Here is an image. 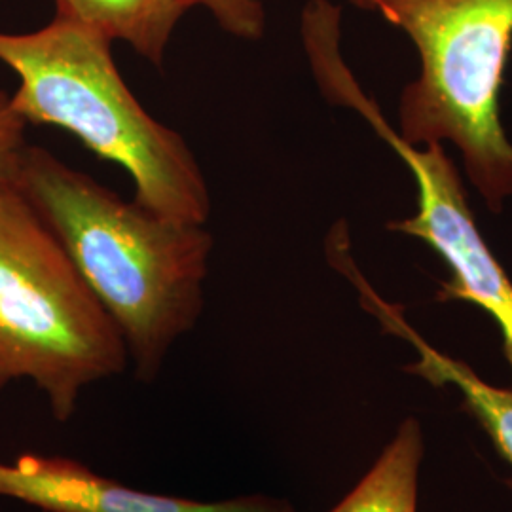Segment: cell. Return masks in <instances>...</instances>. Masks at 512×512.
Returning <instances> with one entry per match:
<instances>
[{
    "label": "cell",
    "mask_w": 512,
    "mask_h": 512,
    "mask_svg": "<svg viewBox=\"0 0 512 512\" xmlns=\"http://www.w3.org/2000/svg\"><path fill=\"white\" fill-rule=\"evenodd\" d=\"M129 370L107 311L12 181L0 183V391L29 382L57 423Z\"/></svg>",
    "instance_id": "4"
},
{
    "label": "cell",
    "mask_w": 512,
    "mask_h": 512,
    "mask_svg": "<svg viewBox=\"0 0 512 512\" xmlns=\"http://www.w3.org/2000/svg\"><path fill=\"white\" fill-rule=\"evenodd\" d=\"M110 46L92 27L55 16L35 33H0V61L19 78L14 109L27 124L63 129L99 158L122 165L135 202L205 224L211 194L194 152L139 103Z\"/></svg>",
    "instance_id": "2"
},
{
    "label": "cell",
    "mask_w": 512,
    "mask_h": 512,
    "mask_svg": "<svg viewBox=\"0 0 512 512\" xmlns=\"http://www.w3.org/2000/svg\"><path fill=\"white\" fill-rule=\"evenodd\" d=\"M300 31L311 73L325 99L355 110L414 177L416 213L391 220L387 230L420 239L444 260L450 277L440 283L437 300L467 302L486 311L501 332L512 374V279L476 224L458 165L450 160L444 145L406 143L387 122L380 105L361 88L340 48V6L329 0H310L302 12Z\"/></svg>",
    "instance_id": "5"
},
{
    "label": "cell",
    "mask_w": 512,
    "mask_h": 512,
    "mask_svg": "<svg viewBox=\"0 0 512 512\" xmlns=\"http://www.w3.org/2000/svg\"><path fill=\"white\" fill-rule=\"evenodd\" d=\"M420 59L399 99L406 143L452 145L467 181L492 213L512 198V141L501 90L512 54V0H372Z\"/></svg>",
    "instance_id": "3"
},
{
    "label": "cell",
    "mask_w": 512,
    "mask_h": 512,
    "mask_svg": "<svg viewBox=\"0 0 512 512\" xmlns=\"http://www.w3.org/2000/svg\"><path fill=\"white\" fill-rule=\"evenodd\" d=\"M188 8L202 6L211 12L220 29L241 40H260L266 31L262 0H184Z\"/></svg>",
    "instance_id": "10"
},
{
    "label": "cell",
    "mask_w": 512,
    "mask_h": 512,
    "mask_svg": "<svg viewBox=\"0 0 512 512\" xmlns=\"http://www.w3.org/2000/svg\"><path fill=\"white\" fill-rule=\"evenodd\" d=\"M359 10H372V0H349Z\"/></svg>",
    "instance_id": "12"
},
{
    "label": "cell",
    "mask_w": 512,
    "mask_h": 512,
    "mask_svg": "<svg viewBox=\"0 0 512 512\" xmlns=\"http://www.w3.org/2000/svg\"><path fill=\"white\" fill-rule=\"evenodd\" d=\"M12 183L116 325L135 380H158L205 308L213 253L205 224L126 202L46 148L23 147Z\"/></svg>",
    "instance_id": "1"
},
{
    "label": "cell",
    "mask_w": 512,
    "mask_h": 512,
    "mask_svg": "<svg viewBox=\"0 0 512 512\" xmlns=\"http://www.w3.org/2000/svg\"><path fill=\"white\" fill-rule=\"evenodd\" d=\"M423 425L404 418L359 482L327 512H418Z\"/></svg>",
    "instance_id": "9"
},
{
    "label": "cell",
    "mask_w": 512,
    "mask_h": 512,
    "mask_svg": "<svg viewBox=\"0 0 512 512\" xmlns=\"http://www.w3.org/2000/svg\"><path fill=\"white\" fill-rule=\"evenodd\" d=\"M29 124L19 116L12 95L0 90V183L12 181L19 152L25 143V128Z\"/></svg>",
    "instance_id": "11"
},
{
    "label": "cell",
    "mask_w": 512,
    "mask_h": 512,
    "mask_svg": "<svg viewBox=\"0 0 512 512\" xmlns=\"http://www.w3.org/2000/svg\"><path fill=\"white\" fill-rule=\"evenodd\" d=\"M330 264L346 275L355 287L359 300L387 334L408 342L416 359L404 366V372L418 376L435 387H454L461 395V406L478 421L512 469V387L490 384L476 374L475 368L431 346L404 317L403 306L387 302L366 281L357 268L348 239H334L327 247Z\"/></svg>",
    "instance_id": "7"
},
{
    "label": "cell",
    "mask_w": 512,
    "mask_h": 512,
    "mask_svg": "<svg viewBox=\"0 0 512 512\" xmlns=\"http://www.w3.org/2000/svg\"><path fill=\"white\" fill-rule=\"evenodd\" d=\"M188 10L184 0H55V18L128 44L156 69L164 67L167 46Z\"/></svg>",
    "instance_id": "8"
},
{
    "label": "cell",
    "mask_w": 512,
    "mask_h": 512,
    "mask_svg": "<svg viewBox=\"0 0 512 512\" xmlns=\"http://www.w3.org/2000/svg\"><path fill=\"white\" fill-rule=\"evenodd\" d=\"M0 497L40 512H298L285 497L243 494L192 499L135 488L65 456L0 459Z\"/></svg>",
    "instance_id": "6"
}]
</instances>
